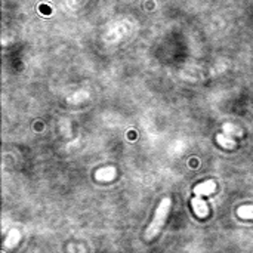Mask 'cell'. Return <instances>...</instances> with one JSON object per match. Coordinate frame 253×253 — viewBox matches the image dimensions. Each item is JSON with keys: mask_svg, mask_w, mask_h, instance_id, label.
Instances as JSON below:
<instances>
[{"mask_svg": "<svg viewBox=\"0 0 253 253\" xmlns=\"http://www.w3.org/2000/svg\"><path fill=\"white\" fill-rule=\"evenodd\" d=\"M218 141H219L222 145H230V148L234 145V142H233V141H230V139H227V138L224 139V136H222V135H219V136H218Z\"/></svg>", "mask_w": 253, "mask_h": 253, "instance_id": "obj_5", "label": "cell"}, {"mask_svg": "<svg viewBox=\"0 0 253 253\" xmlns=\"http://www.w3.org/2000/svg\"><path fill=\"white\" fill-rule=\"evenodd\" d=\"M170 206H172V200L169 197L163 199L160 206L157 208L156 213H154V218H153V222L150 224V227L147 228L145 231V239L147 240H153L159 233L160 230L163 228L165 222H166V218L169 215V211H170Z\"/></svg>", "mask_w": 253, "mask_h": 253, "instance_id": "obj_1", "label": "cell"}, {"mask_svg": "<svg viewBox=\"0 0 253 253\" xmlns=\"http://www.w3.org/2000/svg\"><path fill=\"white\" fill-rule=\"evenodd\" d=\"M193 206H194L196 213H197L200 218H205V216L208 215V206H206L205 202H202V200L199 199V196L193 200Z\"/></svg>", "mask_w": 253, "mask_h": 253, "instance_id": "obj_2", "label": "cell"}, {"mask_svg": "<svg viewBox=\"0 0 253 253\" xmlns=\"http://www.w3.org/2000/svg\"><path fill=\"white\" fill-rule=\"evenodd\" d=\"M240 215H242L243 218L253 216V206L252 208H243V209H240Z\"/></svg>", "mask_w": 253, "mask_h": 253, "instance_id": "obj_4", "label": "cell"}, {"mask_svg": "<svg viewBox=\"0 0 253 253\" xmlns=\"http://www.w3.org/2000/svg\"><path fill=\"white\" fill-rule=\"evenodd\" d=\"M212 191H215V184L212 182V181H208V182H205L203 185H197L196 188H194V193L200 197L202 194H211Z\"/></svg>", "mask_w": 253, "mask_h": 253, "instance_id": "obj_3", "label": "cell"}]
</instances>
